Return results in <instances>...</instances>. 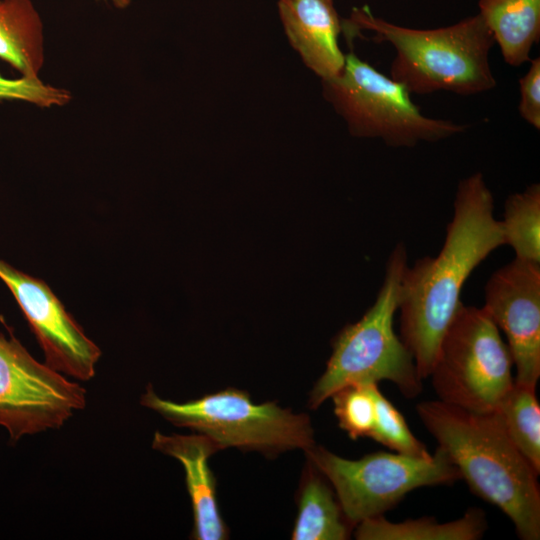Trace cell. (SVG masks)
I'll return each instance as SVG.
<instances>
[{
  "label": "cell",
  "mask_w": 540,
  "mask_h": 540,
  "mask_svg": "<svg viewBox=\"0 0 540 540\" xmlns=\"http://www.w3.org/2000/svg\"><path fill=\"white\" fill-rule=\"evenodd\" d=\"M493 211V195L481 172L460 180L440 252L418 259L404 271L400 338L422 380L429 377L441 340L462 304L466 280L490 253L505 245Z\"/></svg>",
  "instance_id": "6da1fadb"
},
{
  "label": "cell",
  "mask_w": 540,
  "mask_h": 540,
  "mask_svg": "<svg viewBox=\"0 0 540 540\" xmlns=\"http://www.w3.org/2000/svg\"><path fill=\"white\" fill-rule=\"evenodd\" d=\"M416 412L478 497L497 506L519 538H540L538 474L507 435L496 412L478 413L441 400Z\"/></svg>",
  "instance_id": "7a4b0ae2"
},
{
  "label": "cell",
  "mask_w": 540,
  "mask_h": 540,
  "mask_svg": "<svg viewBox=\"0 0 540 540\" xmlns=\"http://www.w3.org/2000/svg\"><path fill=\"white\" fill-rule=\"evenodd\" d=\"M342 31L349 38L369 31L373 40L391 44L395 56L389 77L410 94L470 96L497 85L489 60L495 41L479 14L445 27L414 29L377 17L363 6L342 21Z\"/></svg>",
  "instance_id": "3957f363"
},
{
  "label": "cell",
  "mask_w": 540,
  "mask_h": 540,
  "mask_svg": "<svg viewBox=\"0 0 540 540\" xmlns=\"http://www.w3.org/2000/svg\"><path fill=\"white\" fill-rule=\"evenodd\" d=\"M407 265L406 247L399 243L387 260L374 304L358 322L346 326L335 338L326 369L310 392L312 409L340 388L353 384L388 380L407 398L422 391L423 380L414 358L393 327Z\"/></svg>",
  "instance_id": "277c9868"
},
{
  "label": "cell",
  "mask_w": 540,
  "mask_h": 540,
  "mask_svg": "<svg viewBox=\"0 0 540 540\" xmlns=\"http://www.w3.org/2000/svg\"><path fill=\"white\" fill-rule=\"evenodd\" d=\"M140 403L175 426L205 435L218 450L232 447L274 456L315 445L308 415L295 414L276 402L255 404L246 391L234 388L174 402L159 397L149 384Z\"/></svg>",
  "instance_id": "5b68a950"
},
{
  "label": "cell",
  "mask_w": 540,
  "mask_h": 540,
  "mask_svg": "<svg viewBox=\"0 0 540 540\" xmlns=\"http://www.w3.org/2000/svg\"><path fill=\"white\" fill-rule=\"evenodd\" d=\"M323 95L346 121L351 135L379 138L390 147L411 148L465 132L467 125L425 116L400 83L354 53L341 74L322 80Z\"/></svg>",
  "instance_id": "8992f818"
},
{
  "label": "cell",
  "mask_w": 540,
  "mask_h": 540,
  "mask_svg": "<svg viewBox=\"0 0 540 540\" xmlns=\"http://www.w3.org/2000/svg\"><path fill=\"white\" fill-rule=\"evenodd\" d=\"M513 361L487 311L460 305L429 375L439 400L478 413L495 412L514 385Z\"/></svg>",
  "instance_id": "52a82bcc"
},
{
  "label": "cell",
  "mask_w": 540,
  "mask_h": 540,
  "mask_svg": "<svg viewBox=\"0 0 540 540\" xmlns=\"http://www.w3.org/2000/svg\"><path fill=\"white\" fill-rule=\"evenodd\" d=\"M305 453L309 462L330 482L353 527L384 515L412 490L462 479L448 454L439 446L429 458L375 452L349 460L316 445Z\"/></svg>",
  "instance_id": "ba28073f"
},
{
  "label": "cell",
  "mask_w": 540,
  "mask_h": 540,
  "mask_svg": "<svg viewBox=\"0 0 540 540\" xmlns=\"http://www.w3.org/2000/svg\"><path fill=\"white\" fill-rule=\"evenodd\" d=\"M86 406V390L37 361L14 336L0 334V425L15 442L58 429Z\"/></svg>",
  "instance_id": "9c48e42d"
},
{
  "label": "cell",
  "mask_w": 540,
  "mask_h": 540,
  "mask_svg": "<svg viewBox=\"0 0 540 540\" xmlns=\"http://www.w3.org/2000/svg\"><path fill=\"white\" fill-rule=\"evenodd\" d=\"M0 279L22 310L52 369L81 381L94 377L100 348L49 286L0 259Z\"/></svg>",
  "instance_id": "30bf717a"
},
{
  "label": "cell",
  "mask_w": 540,
  "mask_h": 540,
  "mask_svg": "<svg viewBox=\"0 0 540 540\" xmlns=\"http://www.w3.org/2000/svg\"><path fill=\"white\" fill-rule=\"evenodd\" d=\"M483 308L507 338L515 382L536 388L540 377V264L514 258L485 286Z\"/></svg>",
  "instance_id": "8fae6325"
},
{
  "label": "cell",
  "mask_w": 540,
  "mask_h": 540,
  "mask_svg": "<svg viewBox=\"0 0 540 540\" xmlns=\"http://www.w3.org/2000/svg\"><path fill=\"white\" fill-rule=\"evenodd\" d=\"M287 37L303 62L322 80L341 74L345 55L338 37L342 20L333 0H278Z\"/></svg>",
  "instance_id": "7c38bea8"
},
{
  "label": "cell",
  "mask_w": 540,
  "mask_h": 540,
  "mask_svg": "<svg viewBox=\"0 0 540 540\" xmlns=\"http://www.w3.org/2000/svg\"><path fill=\"white\" fill-rule=\"evenodd\" d=\"M152 447L177 459L184 468L194 515L193 538L226 539L228 530L218 509L215 478L208 464L218 450L216 445L199 433L164 435L156 431Z\"/></svg>",
  "instance_id": "4fadbf2b"
},
{
  "label": "cell",
  "mask_w": 540,
  "mask_h": 540,
  "mask_svg": "<svg viewBox=\"0 0 540 540\" xmlns=\"http://www.w3.org/2000/svg\"><path fill=\"white\" fill-rule=\"evenodd\" d=\"M478 8L504 61L513 67L529 62L540 39V0H478Z\"/></svg>",
  "instance_id": "5bb4252c"
},
{
  "label": "cell",
  "mask_w": 540,
  "mask_h": 540,
  "mask_svg": "<svg viewBox=\"0 0 540 540\" xmlns=\"http://www.w3.org/2000/svg\"><path fill=\"white\" fill-rule=\"evenodd\" d=\"M0 59L38 77L44 64L43 23L31 0H0Z\"/></svg>",
  "instance_id": "9a60e30c"
},
{
  "label": "cell",
  "mask_w": 540,
  "mask_h": 540,
  "mask_svg": "<svg viewBox=\"0 0 540 540\" xmlns=\"http://www.w3.org/2000/svg\"><path fill=\"white\" fill-rule=\"evenodd\" d=\"M351 528L330 482L309 462L300 489L292 539L345 540Z\"/></svg>",
  "instance_id": "2e32d148"
},
{
  "label": "cell",
  "mask_w": 540,
  "mask_h": 540,
  "mask_svg": "<svg viewBox=\"0 0 540 540\" xmlns=\"http://www.w3.org/2000/svg\"><path fill=\"white\" fill-rule=\"evenodd\" d=\"M483 510L469 509L461 518L445 523L434 518L408 519L394 523L384 515L362 521L356 526L358 540H477L487 529Z\"/></svg>",
  "instance_id": "e0dca14e"
},
{
  "label": "cell",
  "mask_w": 540,
  "mask_h": 540,
  "mask_svg": "<svg viewBox=\"0 0 540 540\" xmlns=\"http://www.w3.org/2000/svg\"><path fill=\"white\" fill-rule=\"evenodd\" d=\"M512 443L540 473V406L536 388L514 385L495 411Z\"/></svg>",
  "instance_id": "ac0fdd59"
},
{
  "label": "cell",
  "mask_w": 540,
  "mask_h": 540,
  "mask_svg": "<svg viewBox=\"0 0 540 540\" xmlns=\"http://www.w3.org/2000/svg\"><path fill=\"white\" fill-rule=\"evenodd\" d=\"M499 221L504 243L515 258L540 264V184L508 196Z\"/></svg>",
  "instance_id": "d6986e66"
},
{
  "label": "cell",
  "mask_w": 540,
  "mask_h": 540,
  "mask_svg": "<svg viewBox=\"0 0 540 540\" xmlns=\"http://www.w3.org/2000/svg\"><path fill=\"white\" fill-rule=\"evenodd\" d=\"M377 383L353 384L331 395L339 426L351 439L371 438L376 423Z\"/></svg>",
  "instance_id": "ffe728a7"
},
{
  "label": "cell",
  "mask_w": 540,
  "mask_h": 540,
  "mask_svg": "<svg viewBox=\"0 0 540 540\" xmlns=\"http://www.w3.org/2000/svg\"><path fill=\"white\" fill-rule=\"evenodd\" d=\"M376 423L371 438L404 455L429 458L426 446L409 429L404 417L380 392L375 390Z\"/></svg>",
  "instance_id": "44dd1931"
},
{
  "label": "cell",
  "mask_w": 540,
  "mask_h": 540,
  "mask_svg": "<svg viewBox=\"0 0 540 540\" xmlns=\"http://www.w3.org/2000/svg\"><path fill=\"white\" fill-rule=\"evenodd\" d=\"M0 99H15L40 107H51L68 103L71 96L67 90L44 84L38 77L9 79L0 74Z\"/></svg>",
  "instance_id": "7402d4cb"
},
{
  "label": "cell",
  "mask_w": 540,
  "mask_h": 540,
  "mask_svg": "<svg viewBox=\"0 0 540 540\" xmlns=\"http://www.w3.org/2000/svg\"><path fill=\"white\" fill-rule=\"evenodd\" d=\"M527 72L519 79L518 112L536 130L540 129V58L530 61Z\"/></svg>",
  "instance_id": "603a6c76"
},
{
  "label": "cell",
  "mask_w": 540,
  "mask_h": 540,
  "mask_svg": "<svg viewBox=\"0 0 540 540\" xmlns=\"http://www.w3.org/2000/svg\"><path fill=\"white\" fill-rule=\"evenodd\" d=\"M113 3L117 8H125L131 2V0H108Z\"/></svg>",
  "instance_id": "cb8c5ba5"
}]
</instances>
